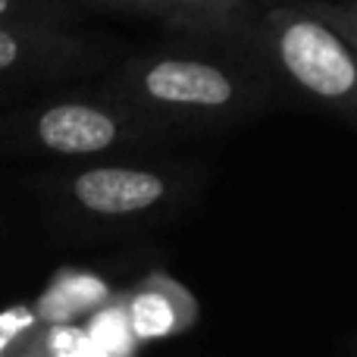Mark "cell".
Here are the masks:
<instances>
[{
  "mask_svg": "<svg viewBox=\"0 0 357 357\" xmlns=\"http://www.w3.org/2000/svg\"><path fill=\"white\" fill-rule=\"evenodd\" d=\"M273 73L260 60L220 47V54L163 50L119 69L110 91L154 129L229 126L270 104Z\"/></svg>",
  "mask_w": 357,
  "mask_h": 357,
  "instance_id": "1",
  "label": "cell"
},
{
  "mask_svg": "<svg viewBox=\"0 0 357 357\" xmlns=\"http://www.w3.org/2000/svg\"><path fill=\"white\" fill-rule=\"evenodd\" d=\"M260 60L317 110L357 126V47L304 3L260 13Z\"/></svg>",
  "mask_w": 357,
  "mask_h": 357,
  "instance_id": "2",
  "label": "cell"
},
{
  "mask_svg": "<svg viewBox=\"0 0 357 357\" xmlns=\"http://www.w3.org/2000/svg\"><path fill=\"white\" fill-rule=\"evenodd\" d=\"M157 132L126 104L100 100H56L29 119L25 138L56 157H94L126 148Z\"/></svg>",
  "mask_w": 357,
  "mask_h": 357,
  "instance_id": "3",
  "label": "cell"
},
{
  "mask_svg": "<svg viewBox=\"0 0 357 357\" xmlns=\"http://www.w3.org/2000/svg\"><path fill=\"white\" fill-rule=\"evenodd\" d=\"M66 191L85 213L123 220L157 210L169 197L173 182L169 176L144 167H91L69 176Z\"/></svg>",
  "mask_w": 357,
  "mask_h": 357,
  "instance_id": "4",
  "label": "cell"
},
{
  "mask_svg": "<svg viewBox=\"0 0 357 357\" xmlns=\"http://www.w3.org/2000/svg\"><path fill=\"white\" fill-rule=\"evenodd\" d=\"M94 63V54L73 35L44 22L0 19V75L73 73Z\"/></svg>",
  "mask_w": 357,
  "mask_h": 357,
  "instance_id": "5",
  "label": "cell"
},
{
  "mask_svg": "<svg viewBox=\"0 0 357 357\" xmlns=\"http://www.w3.org/2000/svg\"><path fill=\"white\" fill-rule=\"evenodd\" d=\"M169 25L260 60V0H160ZM264 63V60H260Z\"/></svg>",
  "mask_w": 357,
  "mask_h": 357,
  "instance_id": "6",
  "label": "cell"
},
{
  "mask_svg": "<svg viewBox=\"0 0 357 357\" xmlns=\"http://www.w3.org/2000/svg\"><path fill=\"white\" fill-rule=\"evenodd\" d=\"M119 301H123L126 320H129V329L138 345L182 335L197 320V301L191 298V291L163 273L142 279Z\"/></svg>",
  "mask_w": 357,
  "mask_h": 357,
  "instance_id": "7",
  "label": "cell"
},
{
  "mask_svg": "<svg viewBox=\"0 0 357 357\" xmlns=\"http://www.w3.org/2000/svg\"><path fill=\"white\" fill-rule=\"evenodd\" d=\"M104 301L100 279L91 276H73V282H54V289L44 295V317L47 320H69L73 314L94 307Z\"/></svg>",
  "mask_w": 357,
  "mask_h": 357,
  "instance_id": "8",
  "label": "cell"
},
{
  "mask_svg": "<svg viewBox=\"0 0 357 357\" xmlns=\"http://www.w3.org/2000/svg\"><path fill=\"white\" fill-rule=\"evenodd\" d=\"M310 13L329 22L333 29H339L342 35L357 47V6L351 0H301Z\"/></svg>",
  "mask_w": 357,
  "mask_h": 357,
  "instance_id": "9",
  "label": "cell"
},
{
  "mask_svg": "<svg viewBox=\"0 0 357 357\" xmlns=\"http://www.w3.org/2000/svg\"><path fill=\"white\" fill-rule=\"evenodd\" d=\"M66 16V10L50 6L47 0H0V19H13V22H44L54 25Z\"/></svg>",
  "mask_w": 357,
  "mask_h": 357,
  "instance_id": "10",
  "label": "cell"
},
{
  "mask_svg": "<svg viewBox=\"0 0 357 357\" xmlns=\"http://www.w3.org/2000/svg\"><path fill=\"white\" fill-rule=\"evenodd\" d=\"M35 314H29V310L16 307V310H6V314H0V354H6V335H19L25 333L31 339L35 335ZM29 345V342H25Z\"/></svg>",
  "mask_w": 357,
  "mask_h": 357,
  "instance_id": "11",
  "label": "cell"
},
{
  "mask_svg": "<svg viewBox=\"0 0 357 357\" xmlns=\"http://www.w3.org/2000/svg\"><path fill=\"white\" fill-rule=\"evenodd\" d=\"M94 6H107V10H123V13H138V16H151L160 19V22L169 25V16L163 10L160 0H88Z\"/></svg>",
  "mask_w": 357,
  "mask_h": 357,
  "instance_id": "12",
  "label": "cell"
},
{
  "mask_svg": "<svg viewBox=\"0 0 357 357\" xmlns=\"http://www.w3.org/2000/svg\"><path fill=\"white\" fill-rule=\"evenodd\" d=\"M351 3H354V6H357V0H351Z\"/></svg>",
  "mask_w": 357,
  "mask_h": 357,
  "instance_id": "13",
  "label": "cell"
}]
</instances>
